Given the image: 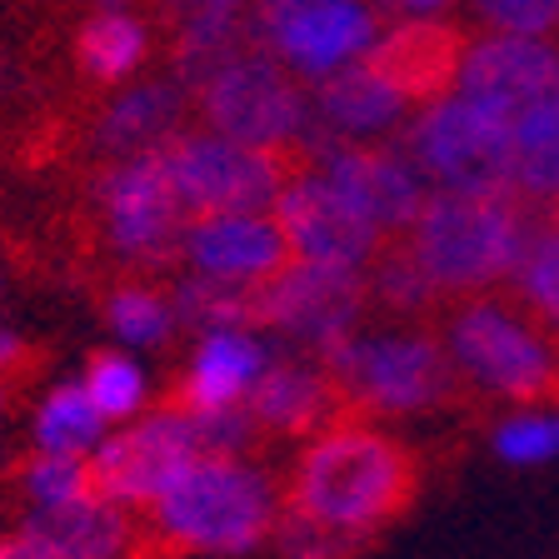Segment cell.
<instances>
[{"instance_id": "cell-1", "label": "cell", "mask_w": 559, "mask_h": 559, "mask_svg": "<svg viewBox=\"0 0 559 559\" xmlns=\"http://www.w3.org/2000/svg\"><path fill=\"white\" fill-rule=\"evenodd\" d=\"M415 450L390 435L370 430L360 419H340L330 430L310 435L295 454L290 475L280 485V504L310 514V520L384 535L419 495Z\"/></svg>"}, {"instance_id": "cell-2", "label": "cell", "mask_w": 559, "mask_h": 559, "mask_svg": "<svg viewBox=\"0 0 559 559\" xmlns=\"http://www.w3.org/2000/svg\"><path fill=\"white\" fill-rule=\"evenodd\" d=\"M280 489L245 465L240 454H205L165 489L140 504V539L130 559L245 555L270 539Z\"/></svg>"}, {"instance_id": "cell-3", "label": "cell", "mask_w": 559, "mask_h": 559, "mask_svg": "<svg viewBox=\"0 0 559 559\" xmlns=\"http://www.w3.org/2000/svg\"><path fill=\"white\" fill-rule=\"evenodd\" d=\"M524 205L530 200L520 190H500V195L430 190V200L409 221L405 245L440 300L500 290L514 275L524 250Z\"/></svg>"}, {"instance_id": "cell-4", "label": "cell", "mask_w": 559, "mask_h": 559, "mask_svg": "<svg viewBox=\"0 0 559 559\" xmlns=\"http://www.w3.org/2000/svg\"><path fill=\"white\" fill-rule=\"evenodd\" d=\"M320 365L340 380L355 415H419L460 405L469 390L444 335L395 330V335H340L320 349Z\"/></svg>"}, {"instance_id": "cell-5", "label": "cell", "mask_w": 559, "mask_h": 559, "mask_svg": "<svg viewBox=\"0 0 559 559\" xmlns=\"http://www.w3.org/2000/svg\"><path fill=\"white\" fill-rule=\"evenodd\" d=\"M444 345L475 390L510 405H559V340L510 290L454 300Z\"/></svg>"}, {"instance_id": "cell-6", "label": "cell", "mask_w": 559, "mask_h": 559, "mask_svg": "<svg viewBox=\"0 0 559 559\" xmlns=\"http://www.w3.org/2000/svg\"><path fill=\"white\" fill-rule=\"evenodd\" d=\"M175 195L190 221L200 215H230V210H275L280 190L314 170V145H245L215 130H180L155 145Z\"/></svg>"}, {"instance_id": "cell-7", "label": "cell", "mask_w": 559, "mask_h": 559, "mask_svg": "<svg viewBox=\"0 0 559 559\" xmlns=\"http://www.w3.org/2000/svg\"><path fill=\"white\" fill-rule=\"evenodd\" d=\"M95 230L110 255L140 270H165L186 255L190 215L175 195L160 155L140 151L105 165L95 180Z\"/></svg>"}, {"instance_id": "cell-8", "label": "cell", "mask_w": 559, "mask_h": 559, "mask_svg": "<svg viewBox=\"0 0 559 559\" xmlns=\"http://www.w3.org/2000/svg\"><path fill=\"white\" fill-rule=\"evenodd\" d=\"M409 160L430 180V190H460V195L514 190L510 120L469 100L465 91L440 95L419 110L409 130Z\"/></svg>"}, {"instance_id": "cell-9", "label": "cell", "mask_w": 559, "mask_h": 559, "mask_svg": "<svg viewBox=\"0 0 559 559\" xmlns=\"http://www.w3.org/2000/svg\"><path fill=\"white\" fill-rule=\"evenodd\" d=\"M195 116L205 130L245 145H285L300 140L310 105L285 60L270 50H245L195 85Z\"/></svg>"}, {"instance_id": "cell-10", "label": "cell", "mask_w": 559, "mask_h": 559, "mask_svg": "<svg viewBox=\"0 0 559 559\" xmlns=\"http://www.w3.org/2000/svg\"><path fill=\"white\" fill-rule=\"evenodd\" d=\"M210 444L200 435V419L186 409L155 405L151 415L130 425V430L110 435L91 450V495L120 504H151L160 500L175 479L186 475L195 460H205Z\"/></svg>"}, {"instance_id": "cell-11", "label": "cell", "mask_w": 559, "mask_h": 559, "mask_svg": "<svg viewBox=\"0 0 559 559\" xmlns=\"http://www.w3.org/2000/svg\"><path fill=\"white\" fill-rule=\"evenodd\" d=\"M374 305L370 280L355 265H320V260H290L275 280L255 285V325L290 330L325 349L330 340L349 335L360 314Z\"/></svg>"}, {"instance_id": "cell-12", "label": "cell", "mask_w": 559, "mask_h": 559, "mask_svg": "<svg viewBox=\"0 0 559 559\" xmlns=\"http://www.w3.org/2000/svg\"><path fill=\"white\" fill-rule=\"evenodd\" d=\"M275 215L295 245V260H320V265H355L365 270L390 235L374 221H365L335 186H325L320 175H300L280 190Z\"/></svg>"}, {"instance_id": "cell-13", "label": "cell", "mask_w": 559, "mask_h": 559, "mask_svg": "<svg viewBox=\"0 0 559 559\" xmlns=\"http://www.w3.org/2000/svg\"><path fill=\"white\" fill-rule=\"evenodd\" d=\"M314 175L335 186L384 235H405L419 205L430 200V180L419 175V165L384 145H340L314 160Z\"/></svg>"}, {"instance_id": "cell-14", "label": "cell", "mask_w": 559, "mask_h": 559, "mask_svg": "<svg viewBox=\"0 0 559 559\" xmlns=\"http://www.w3.org/2000/svg\"><path fill=\"white\" fill-rule=\"evenodd\" d=\"M186 260L210 280L230 285H265L295 260L275 210H230V215H200L186 230Z\"/></svg>"}, {"instance_id": "cell-15", "label": "cell", "mask_w": 559, "mask_h": 559, "mask_svg": "<svg viewBox=\"0 0 559 559\" xmlns=\"http://www.w3.org/2000/svg\"><path fill=\"white\" fill-rule=\"evenodd\" d=\"M460 91L469 100H479L485 110L514 120L520 110H530L535 100L559 91V50L539 35H514L495 31L485 40H475L460 70Z\"/></svg>"}, {"instance_id": "cell-16", "label": "cell", "mask_w": 559, "mask_h": 559, "mask_svg": "<svg viewBox=\"0 0 559 559\" xmlns=\"http://www.w3.org/2000/svg\"><path fill=\"white\" fill-rule=\"evenodd\" d=\"M465 56H469V40L460 25L405 21L365 50V66H370L405 105H430L460 85Z\"/></svg>"}, {"instance_id": "cell-17", "label": "cell", "mask_w": 559, "mask_h": 559, "mask_svg": "<svg viewBox=\"0 0 559 559\" xmlns=\"http://www.w3.org/2000/svg\"><path fill=\"white\" fill-rule=\"evenodd\" d=\"M250 415H255L260 435H275V440H310V435L330 430L340 419H360L349 409L345 390L340 380L325 370V365H295V360H280L265 365L245 395Z\"/></svg>"}, {"instance_id": "cell-18", "label": "cell", "mask_w": 559, "mask_h": 559, "mask_svg": "<svg viewBox=\"0 0 559 559\" xmlns=\"http://www.w3.org/2000/svg\"><path fill=\"white\" fill-rule=\"evenodd\" d=\"M374 46V11L365 0H305L290 21L270 35V50L300 75H330V70L360 60Z\"/></svg>"}, {"instance_id": "cell-19", "label": "cell", "mask_w": 559, "mask_h": 559, "mask_svg": "<svg viewBox=\"0 0 559 559\" xmlns=\"http://www.w3.org/2000/svg\"><path fill=\"white\" fill-rule=\"evenodd\" d=\"M260 370H265V355L245 330H205L190 370L165 390L160 405L186 409V415H210V409L240 405Z\"/></svg>"}, {"instance_id": "cell-20", "label": "cell", "mask_w": 559, "mask_h": 559, "mask_svg": "<svg viewBox=\"0 0 559 559\" xmlns=\"http://www.w3.org/2000/svg\"><path fill=\"white\" fill-rule=\"evenodd\" d=\"M66 559H130L140 539V510L105 495H81L70 504L31 510V520Z\"/></svg>"}, {"instance_id": "cell-21", "label": "cell", "mask_w": 559, "mask_h": 559, "mask_svg": "<svg viewBox=\"0 0 559 559\" xmlns=\"http://www.w3.org/2000/svg\"><path fill=\"white\" fill-rule=\"evenodd\" d=\"M180 120H186V95L175 85H135V91H120L116 100L95 116V151L100 155H140L165 145L170 135H180Z\"/></svg>"}, {"instance_id": "cell-22", "label": "cell", "mask_w": 559, "mask_h": 559, "mask_svg": "<svg viewBox=\"0 0 559 559\" xmlns=\"http://www.w3.org/2000/svg\"><path fill=\"white\" fill-rule=\"evenodd\" d=\"M314 110H320V120H325L330 130H340V135H370V130L395 126V120L405 116V100H400L360 56V60H349V66L330 70V75H320Z\"/></svg>"}, {"instance_id": "cell-23", "label": "cell", "mask_w": 559, "mask_h": 559, "mask_svg": "<svg viewBox=\"0 0 559 559\" xmlns=\"http://www.w3.org/2000/svg\"><path fill=\"white\" fill-rule=\"evenodd\" d=\"M514 190L530 205H559V91L510 120Z\"/></svg>"}, {"instance_id": "cell-24", "label": "cell", "mask_w": 559, "mask_h": 559, "mask_svg": "<svg viewBox=\"0 0 559 559\" xmlns=\"http://www.w3.org/2000/svg\"><path fill=\"white\" fill-rule=\"evenodd\" d=\"M510 295L559 340V205H545V215L524 230V250L510 275Z\"/></svg>"}, {"instance_id": "cell-25", "label": "cell", "mask_w": 559, "mask_h": 559, "mask_svg": "<svg viewBox=\"0 0 559 559\" xmlns=\"http://www.w3.org/2000/svg\"><path fill=\"white\" fill-rule=\"evenodd\" d=\"M245 40H250V25L240 15L200 0V11H186V21L175 31V66L200 85L210 70H221L225 60L245 56Z\"/></svg>"}, {"instance_id": "cell-26", "label": "cell", "mask_w": 559, "mask_h": 559, "mask_svg": "<svg viewBox=\"0 0 559 559\" xmlns=\"http://www.w3.org/2000/svg\"><path fill=\"white\" fill-rule=\"evenodd\" d=\"M75 60H81V70L100 85L126 81L130 70L145 60V25H140L135 15L105 5L100 15H91V21L75 31Z\"/></svg>"}, {"instance_id": "cell-27", "label": "cell", "mask_w": 559, "mask_h": 559, "mask_svg": "<svg viewBox=\"0 0 559 559\" xmlns=\"http://www.w3.org/2000/svg\"><path fill=\"white\" fill-rule=\"evenodd\" d=\"M110 419L95 409L85 395V384H56L40 405H35V450H60V454H91L100 444Z\"/></svg>"}, {"instance_id": "cell-28", "label": "cell", "mask_w": 559, "mask_h": 559, "mask_svg": "<svg viewBox=\"0 0 559 559\" xmlns=\"http://www.w3.org/2000/svg\"><path fill=\"white\" fill-rule=\"evenodd\" d=\"M270 545L280 559H360L380 545V535H365V530H340V524L310 520V514L280 504L275 510V530H270Z\"/></svg>"}, {"instance_id": "cell-29", "label": "cell", "mask_w": 559, "mask_h": 559, "mask_svg": "<svg viewBox=\"0 0 559 559\" xmlns=\"http://www.w3.org/2000/svg\"><path fill=\"white\" fill-rule=\"evenodd\" d=\"M15 489L31 510H50V504H70L91 495V454H60V450H35L15 469Z\"/></svg>"}, {"instance_id": "cell-30", "label": "cell", "mask_w": 559, "mask_h": 559, "mask_svg": "<svg viewBox=\"0 0 559 559\" xmlns=\"http://www.w3.org/2000/svg\"><path fill=\"white\" fill-rule=\"evenodd\" d=\"M105 320L130 345H160L175 325V305L151 285H116L105 295Z\"/></svg>"}, {"instance_id": "cell-31", "label": "cell", "mask_w": 559, "mask_h": 559, "mask_svg": "<svg viewBox=\"0 0 559 559\" xmlns=\"http://www.w3.org/2000/svg\"><path fill=\"white\" fill-rule=\"evenodd\" d=\"M81 384L105 419H130L140 405H145V380H140V370L126 360V355H116V349H95L91 360H85Z\"/></svg>"}, {"instance_id": "cell-32", "label": "cell", "mask_w": 559, "mask_h": 559, "mask_svg": "<svg viewBox=\"0 0 559 559\" xmlns=\"http://www.w3.org/2000/svg\"><path fill=\"white\" fill-rule=\"evenodd\" d=\"M495 31H514V35H545L559 25V0H479Z\"/></svg>"}, {"instance_id": "cell-33", "label": "cell", "mask_w": 559, "mask_h": 559, "mask_svg": "<svg viewBox=\"0 0 559 559\" xmlns=\"http://www.w3.org/2000/svg\"><path fill=\"white\" fill-rule=\"evenodd\" d=\"M504 454H514V460H539V454H549L559 444V419L545 415V419H514L510 430L500 435Z\"/></svg>"}, {"instance_id": "cell-34", "label": "cell", "mask_w": 559, "mask_h": 559, "mask_svg": "<svg viewBox=\"0 0 559 559\" xmlns=\"http://www.w3.org/2000/svg\"><path fill=\"white\" fill-rule=\"evenodd\" d=\"M0 559H66V555H60L35 524H21L11 535H0Z\"/></svg>"}, {"instance_id": "cell-35", "label": "cell", "mask_w": 559, "mask_h": 559, "mask_svg": "<svg viewBox=\"0 0 559 559\" xmlns=\"http://www.w3.org/2000/svg\"><path fill=\"white\" fill-rule=\"evenodd\" d=\"M300 5H305V0H260V5H255V25H260V35H275L280 25H285L295 11H300Z\"/></svg>"}, {"instance_id": "cell-36", "label": "cell", "mask_w": 559, "mask_h": 559, "mask_svg": "<svg viewBox=\"0 0 559 559\" xmlns=\"http://www.w3.org/2000/svg\"><path fill=\"white\" fill-rule=\"evenodd\" d=\"M31 360V345H25L21 335H11V330L0 325V380L5 374H21V365Z\"/></svg>"}, {"instance_id": "cell-37", "label": "cell", "mask_w": 559, "mask_h": 559, "mask_svg": "<svg viewBox=\"0 0 559 559\" xmlns=\"http://www.w3.org/2000/svg\"><path fill=\"white\" fill-rule=\"evenodd\" d=\"M405 11H440V5H450V0H400Z\"/></svg>"}, {"instance_id": "cell-38", "label": "cell", "mask_w": 559, "mask_h": 559, "mask_svg": "<svg viewBox=\"0 0 559 559\" xmlns=\"http://www.w3.org/2000/svg\"><path fill=\"white\" fill-rule=\"evenodd\" d=\"M5 405H11V390H5V380H0V419H5Z\"/></svg>"}, {"instance_id": "cell-39", "label": "cell", "mask_w": 559, "mask_h": 559, "mask_svg": "<svg viewBox=\"0 0 559 559\" xmlns=\"http://www.w3.org/2000/svg\"><path fill=\"white\" fill-rule=\"evenodd\" d=\"M205 5H225V11H235V5H240V0H205Z\"/></svg>"}]
</instances>
